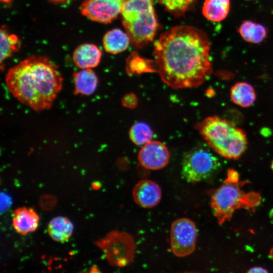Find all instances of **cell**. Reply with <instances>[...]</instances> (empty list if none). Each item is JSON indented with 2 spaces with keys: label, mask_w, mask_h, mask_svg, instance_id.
Masks as SVG:
<instances>
[{
  "label": "cell",
  "mask_w": 273,
  "mask_h": 273,
  "mask_svg": "<svg viewBox=\"0 0 273 273\" xmlns=\"http://www.w3.org/2000/svg\"><path fill=\"white\" fill-rule=\"evenodd\" d=\"M207 35L196 27L179 25L162 33L154 43V57L162 81L174 89L196 87L212 72Z\"/></svg>",
  "instance_id": "obj_1"
},
{
  "label": "cell",
  "mask_w": 273,
  "mask_h": 273,
  "mask_svg": "<svg viewBox=\"0 0 273 273\" xmlns=\"http://www.w3.org/2000/svg\"><path fill=\"white\" fill-rule=\"evenodd\" d=\"M5 80L15 98L33 110L41 111L52 107L63 79L50 59L33 55L10 69Z\"/></svg>",
  "instance_id": "obj_2"
},
{
  "label": "cell",
  "mask_w": 273,
  "mask_h": 273,
  "mask_svg": "<svg viewBox=\"0 0 273 273\" xmlns=\"http://www.w3.org/2000/svg\"><path fill=\"white\" fill-rule=\"evenodd\" d=\"M250 182L240 180L238 172L229 169L226 178L213 194L210 206L219 225L231 220L238 209L254 210L261 203L259 193L246 192L242 188Z\"/></svg>",
  "instance_id": "obj_3"
},
{
  "label": "cell",
  "mask_w": 273,
  "mask_h": 273,
  "mask_svg": "<svg viewBox=\"0 0 273 273\" xmlns=\"http://www.w3.org/2000/svg\"><path fill=\"white\" fill-rule=\"evenodd\" d=\"M195 128L208 145L225 158L237 159L247 149L245 132L226 119L217 116H209L198 122Z\"/></svg>",
  "instance_id": "obj_4"
},
{
  "label": "cell",
  "mask_w": 273,
  "mask_h": 273,
  "mask_svg": "<svg viewBox=\"0 0 273 273\" xmlns=\"http://www.w3.org/2000/svg\"><path fill=\"white\" fill-rule=\"evenodd\" d=\"M120 14L122 24L135 48H142L153 40L158 24L153 0H126Z\"/></svg>",
  "instance_id": "obj_5"
},
{
  "label": "cell",
  "mask_w": 273,
  "mask_h": 273,
  "mask_svg": "<svg viewBox=\"0 0 273 273\" xmlns=\"http://www.w3.org/2000/svg\"><path fill=\"white\" fill-rule=\"evenodd\" d=\"M220 168V162L216 156L204 148L197 147L184 155L181 172L187 181L196 183L211 178Z\"/></svg>",
  "instance_id": "obj_6"
},
{
  "label": "cell",
  "mask_w": 273,
  "mask_h": 273,
  "mask_svg": "<svg viewBox=\"0 0 273 273\" xmlns=\"http://www.w3.org/2000/svg\"><path fill=\"white\" fill-rule=\"evenodd\" d=\"M95 244L113 266L124 267L133 261L136 246L133 237L126 232H110Z\"/></svg>",
  "instance_id": "obj_7"
},
{
  "label": "cell",
  "mask_w": 273,
  "mask_h": 273,
  "mask_svg": "<svg viewBox=\"0 0 273 273\" xmlns=\"http://www.w3.org/2000/svg\"><path fill=\"white\" fill-rule=\"evenodd\" d=\"M197 230L195 223L187 218H180L172 223L170 233L172 252L177 257H185L195 250Z\"/></svg>",
  "instance_id": "obj_8"
},
{
  "label": "cell",
  "mask_w": 273,
  "mask_h": 273,
  "mask_svg": "<svg viewBox=\"0 0 273 273\" xmlns=\"http://www.w3.org/2000/svg\"><path fill=\"white\" fill-rule=\"evenodd\" d=\"M126 0H84L81 4V14L90 20L109 23L121 13Z\"/></svg>",
  "instance_id": "obj_9"
},
{
  "label": "cell",
  "mask_w": 273,
  "mask_h": 273,
  "mask_svg": "<svg viewBox=\"0 0 273 273\" xmlns=\"http://www.w3.org/2000/svg\"><path fill=\"white\" fill-rule=\"evenodd\" d=\"M169 151L162 142L151 141L144 145L138 158L141 165L150 170L164 168L169 160Z\"/></svg>",
  "instance_id": "obj_10"
},
{
  "label": "cell",
  "mask_w": 273,
  "mask_h": 273,
  "mask_svg": "<svg viewBox=\"0 0 273 273\" xmlns=\"http://www.w3.org/2000/svg\"><path fill=\"white\" fill-rule=\"evenodd\" d=\"M132 197L136 204L145 208L156 206L161 198V190L155 182L149 179L139 181L132 190Z\"/></svg>",
  "instance_id": "obj_11"
},
{
  "label": "cell",
  "mask_w": 273,
  "mask_h": 273,
  "mask_svg": "<svg viewBox=\"0 0 273 273\" xmlns=\"http://www.w3.org/2000/svg\"><path fill=\"white\" fill-rule=\"evenodd\" d=\"M39 220L38 215L31 207H21L13 212V226L16 232L22 236L35 231Z\"/></svg>",
  "instance_id": "obj_12"
},
{
  "label": "cell",
  "mask_w": 273,
  "mask_h": 273,
  "mask_svg": "<svg viewBox=\"0 0 273 273\" xmlns=\"http://www.w3.org/2000/svg\"><path fill=\"white\" fill-rule=\"evenodd\" d=\"M102 52L92 43H83L77 47L73 53V61L75 66L81 69H92L100 62Z\"/></svg>",
  "instance_id": "obj_13"
},
{
  "label": "cell",
  "mask_w": 273,
  "mask_h": 273,
  "mask_svg": "<svg viewBox=\"0 0 273 273\" xmlns=\"http://www.w3.org/2000/svg\"><path fill=\"white\" fill-rule=\"evenodd\" d=\"M74 94L89 96L96 90L98 78L92 69H85L73 73Z\"/></svg>",
  "instance_id": "obj_14"
},
{
  "label": "cell",
  "mask_w": 273,
  "mask_h": 273,
  "mask_svg": "<svg viewBox=\"0 0 273 273\" xmlns=\"http://www.w3.org/2000/svg\"><path fill=\"white\" fill-rule=\"evenodd\" d=\"M130 41L128 34L117 28L108 31L103 39L104 49L112 54H117L126 50Z\"/></svg>",
  "instance_id": "obj_15"
},
{
  "label": "cell",
  "mask_w": 273,
  "mask_h": 273,
  "mask_svg": "<svg viewBox=\"0 0 273 273\" xmlns=\"http://www.w3.org/2000/svg\"><path fill=\"white\" fill-rule=\"evenodd\" d=\"M47 230L49 235L53 240L59 242H64L68 240L72 236L73 225L67 217L59 216L50 220Z\"/></svg>",
  "instance_id": "obj_16"
},
{
  "label": "cell",
  "mask_w": 273,
  "mask_h": 273,
  "mask_svg": "<svg viewBox=\"0 0 273 273\" xmlns=\"http://www.w3.org/2000/svg\"><path fill=\"white\" fill-rule=\"evenodd\" d=\"M230 96L235 104L244 108L252 106L256 98L254 87L246 82L235 83L231 88Z\"/></svg>",
  "instance_id": "obj_17"
},
{
  "label": "cell",
  "mask_w": 273,
  "mask_h": 273,
  "mask_svg": "<svg viewBox=\"0 0 273 273\" xmlns=\"http://www.w3.org/2000/svg\"><path fill=\"white\" fill-rule=\"evenodd\" d=\"M230 8V0H205L202 13L209 20L219 22L227 17Z\"/></svg>",
  "instance_id": "obj_18"
},
{
  "label": "cell",
  "mask_w": 273,
  "mask_h": 273,
  "mask_svg": "<svg viewBox=\"0 0 273 273\" xmlns=\"http://www.w3.org/2000/svg\"><path fill=\"white\" fill-rule=\"evenodd\" d=\"M238 32L246 41L259 43L266 38L268 31L265 27L260 24L246 20L240 25Z\"/></svg>",
  "instance_id": "obj_19"
},
{
  "label": "cell",
  "mask_w": 273,
  "mask_h": 273,
  "mask_svg": "<svg viewBox=\"0 0 273 273\" xmlns=\"http://www.w3.org/2000/svg\"><path fill=\"white\" fill-rule=\"evenodd\" d=\"M1 64L9 58L20 48V42L18 36L9 33L5 26L1 29Z\"/></svg>",
  "instance_id": "obj_20"
},
{
  "label": "cell",
  "mask_w": 273,
  "mask_h": 273,
  "mask_svg": "<svg viewBox=\"0 0 273 273\" xmlns=\"http://www.w3.org/2000/svg\"><path fill=\"white\" fill-rule=\"evenodd\" d=\"M130 140L135 145H143L151 141L153 131L150 126L143 122L133 124L129 131Z\"/></svg>",
  "instance_id": "obj_21"
},
{
  "label": "cell",
  "mask_w": 273,
  "mask_h": 273,
  "mask_svg": "<svg viewBox=\"0 0 273 273\" xmlns=\"http://www.w3.org/2000/svg\"><path fill=\"white\" fill-rule=\"evenodd\" d=\"M170 14L176 17L184 15L194 5L197 0H157Z\"/></svg>",
  "instance_id": "obj_22"
},
{
  "label": "cell",
  "mask_w": 273,
  "mask_h": 273,
  "mask_svg": "<svg viewBox=\"0 0 273 273\" xmlns=\"http://www.w3.org/2000/svg\"><path fill=\"white\" fill-rule=\"evenodd\" d=\"M267 270L261 267H254L250 268L248 272H267Z\"/></svg>",
  "instance_id": "obj_23"
},
{
  "label": "cell",
  "mask_w": 273,
  "mask_h": 273,
  "mask_svg": "<svg viewBox=\"0 0 273 273\" xmlns=\"http://www.w3.org/2000/svg\"><path fill=\"white\" fill-rule=\"evenodd\" d=\"M52 1L53 3H64L65 2H67L69 1L70 0H50Z\"/></svg>",
  "instance_id": "obj_24"
},
{
  "label": "cell",
  "mask_w": 273,
  "mask_h": 273,
  "mask_svg": "<svg viewBox=\"0 0 273 273\" xmlns=\"http://www.w3.org/2000/svg\"><path fill=\"white\" fill-rule=\"evenodd\" d=\"M269 256V257L273 260V247L270 250Z\"/></svg>",
  "instance_id": "obj_25"
},
{
  "label": "cell",
  "mask_w": 273,
  "mask_h": 273,
  "mask_svg": "<svg viewBox=\"0 0 273 273\" xmlns=\"http://www.w3.org/2000/svg\"><path fill=\"white\" fill-rule=\"evenodd\" d=\"M1 1L5 3H9L11 1V0H1Z\"/></svg>",
  "instance_id": "obj_26"
},
{
  "label": "cell",
  "mask_w": 273,
  "mask_h": 273,
  "mask_svg": "<svg viewBox=\"0 0 273 273\" xmlns=\"http://www.w3.org/2000/svg\"><path fill=\"white\" fill-rule=\"evenodd\" d=\"M271 169L273 171V160H272L271 161Z\"/></svg>",
  "instance_id": "obj_27"
}]
</instances>
